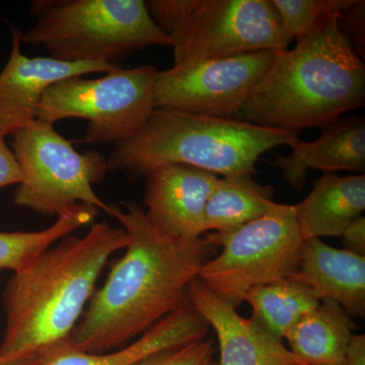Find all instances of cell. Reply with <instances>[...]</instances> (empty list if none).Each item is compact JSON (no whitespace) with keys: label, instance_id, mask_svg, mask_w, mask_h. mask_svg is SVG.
Here are the masks:
<instances>
[{"label":"cell","instance_id":"27","mask_svg":"<svg viewBox=\"0 0 365 365\" xmlns=\"http://www.w3.org/2000/svg\"><path fill=\"white\" fill-rule=\"evenodd\" d=\"M345 365H365V336L353 334L347 352Z\"/></svg>","mask_w":365,"mask_h":365},{"label":"cell","instance_id":"5","mask_svg":"<svg viewBox=\"0 0 365 365\" xmlns=\"http://www.w3.org/2000/svg\"><path fill=\"white\" fill-rule=\"evenodd\" d=\"M31 16L35 25L21 42L58 61L120 66L151 46L170 47L143 0H35Z\"/></svg>","mask_w":365,"mask_h":365},{"label":"cell","instance_id":"7","mask_svg":"<svg viewBox=\"0 0 365 365\" xmlns=\"http://www.w3.org/2000/svg\"><path fill=\"white\" fill-rule=\"evenodd\" d=\"M204 239L222 252L206 262L198 279L235 309L252 288L287 279L299 271L304 239L294 205L279 204L237 230L206 232Z\"/></svg>","mask_w":365,"mask_h":365},{"label":"cell","instance_id":"14","mask_svg":"<svg viewBox=\"0 0 365 365\" xmlns=\"http://www.w3.org/2000/svg\"><path fill=\"white\" fill-rule=\"evenodd\" d=\"M289 155H276L274 165L297 191L306 186L309 170L323 173L348 170L365 173V119L362 116L340 117L322 128L316 140H299Z\"/></svg>","mask_w":365,"mask_h":365},{"label":"cell","instance_id":"2","mask_svg":"<svg viewBox=\"0 0 365 365\" xmlns=\"http://www.w3.org/2000/svg\"><path fill=\"white\" fill-rule=\"evenodd\" d=\"M128 244L107 220L69 235L14 273L2 294L6 327L0 365H38L71 339L111 256Z\"/></svg>","mask_w":365,"mask_h":365},{"label":"cell","instance_id":"16","mask_svg":"<svg viewBox=\"0 0 365 365\" xmlns=\"http://www.w3.org/2000/svg\"><path fill=\"white\" fill-rule=\"evenodd\" d=\"M209 329L207 322L187 302L160 319L132 344L115 352H81L67 342L48 354L38 365H131L158 350L202 340L207 337Z\"/></svg>","mask_w":365,"mask_h":365},{"label":"cell","instance_id":"11","mask_svg":"<svg viewBox=\"0 0 365 365\" xmlns=\"http://www.w3.org/2000/svg\"><path fill=\"white\" fill-rule=\"evenodd\" d=\"M11 56L0 72V136L13 135L36 120L45 91L57 81L96 72L114 71L102 62L58 61L50 57L29 58L21 51V34L13 28Z\"/></svg>","mask_w":365,"mask_h":365},{"label":"cell","instance_id":"25","mask_svg":"<svg viewBox=\"0 0 365 365\" xmlns=\"http://www.w3.org/2000/svg\"><path fill=\"white\" fill-rule=\"evenodd\" d=\"M21 181L23 173L16 155L6 145L4 137L0 136V189Z\"/></svg>","mask_w":365,"mask_h":365},{"label":"cell","instance_id":"12","mask_svg":"<svg viewBox=\"0 0 365 365\" xmlns=\"http://www.w3.org/2000/svg\"><path fill=\"white\" fill-rule=\"evenodd\" d=\"M145 177V215L153 227L176 239L202 237L206 205L220 178L184 165H162Z\"/></svg>","mask_w":365,"mask_h":365},{"label":"cell","instance_id":"8","mask_svg":"<svg viewBox=\"0 0 365 365\" xmlns=\"http://www.w3.org/2000/svg\"><path fill=\"white\" fill-rule=\"evenodd\" d=\"M11 136L23 173L14 194L16 205L53 216L85 203L111 216L113 206L103 202L93 190L109 170L102 153L93 150L78 153L72 141L55 130L54 124L37 119Z\"/></svg>","mask_w":365,"mask_h":365},{"label":"cell","instance_id":"4","mask_svg":"<svg viewBox=\"0 0 365 365\" xmlns=\"http://www.w3.org/2000/svg\"><path fill=\"white\" fill-rule=\"evenodd\" d=\"M297 132L265 128L239 119L155 108L140 131L115 144L109 170L145 176L167 165H184L222 175H253L259 158L274 148H292Z\"/></svg>","mask_w":365,"mask_h":365},{"label":"cell","instance_id":"19","mask_svg":"<svg viewBox=\"0 0 365 365\" xmlns=\"http://www.w3.org/2000/svg\"><path fill=\"white\" fill-rule=\"evenodd\" d=\"M274 188L261 185L252 175L218 180L205 209V232H227L258 220L277 208Z\"/></svg>","mask_w":365,"mask_h":365},{"label":"cell","instance_id":"23","mask_svg":"<svg viewBox=\"0 0 365 365\" xmlns=\"http://www.w3.org/2000/svg\"><path fill=\"white\" fill-rule=\"evenodd\" d=\"M216 353L215 340L206 337L158 350L131 365H217Z\"/></svg>","mask_w":365,"mask_h":365},{"label":"cell","instance_id":"20","mask_svg":"<svg viewBox=\"0 0 365 365\" xmlns=\"http://www.w3.org/2000/svg\"><path fill=\"white\" fill-rule=\"evenodd\" d=\"M245 302L253 309L255 323L280 340L319 304L309 287L294 277L252 288Z\"/></svg>","mask_w":365,"mask_h":365},{"label":"cell","instance_id":"24","mask_svg":"<svg viewBox=\"0 0 365 365\" xmlns=\"http://www.w3.org/2000/svg\"><path fill=\"white\" fill-rule=\"evenodd\" d=\"M341 32L344 34L360 59L365 58V1L353 0L349 6L341 11L338 18Z\"/></svg>","mask_w":365,"mask_h":365},{"label":"cell","instance_id":"21","mask_svg":"<svg viewBox=\"0 0 365 365\" xmlns=\"http://www.w3.org/2000/svg\"><path fill=\"white\" fill-rule=\"evenodd\" d=\"M98 213L95 206L78 203L59 215L56 222L44 230L0 232V270L16 273L29 267L53 245L93 222Z\"/></svg>","mask_w":365,"mask_h":365},{"label":"cell","instance_id":"6","mask_svg":"<svg viewBox=\"0 0 365 365\" xmlns=\"http://www.w3.org/2000/svg\"><path fill=\"white\" fill-rule=\"evenodd\" d=\"M174 64L288 49L292 38L271 0H150Z\"/></svg>","mask_w":365,"mask_h":365},{"label":"cell","instance_id":"15","mask_svg":"<svg viewBox=\"0 0 365 365\" xmlns=\"http://www.w3.org/2000/svg\"><path fill=\"white\" fill-rule=\"evenodd\" d=\"M292 277L319 300H334L350 316L364 319V256L334 248L321 239L304 240L299 271Z\"/></svg>","mask_w":365,"mask_h":365},{"label":"cell","instance_id":"3","mask_svg":"<svg viewBox=\"0 0 365 365\" xmlns=\"http://www.w3.org/2000/svg\"><path fill=\"white\" fill-rule=\"evenodd\" d=\"M364 104V61L335 20L278 51L240 114L258 126L299 133L324 128Z\"/></svg>","mask_w":365,"mask_h":365},{"label":"cell","instance_id":"17","mask_svg":"<svg viewBox=\"0 0 365 365\" xmlns=\"http://www.w3.org/2000/svg\"><path fill=\"white\" fill-rule=\"evenodd\" d=\"M365 209V175L323 173L306 199L294 205L302 239L340 237Z\"/></svg>","mask_w":365,"mask_h":365},{"label":"cell","instance_id":"22","mask_svg":"<svg viewBox=\"0 0 365 365\" xmlns=\"http://www.w3.org/2000/svg\"><path fill=\"white\" fill-rule=\"evenodd\" d=\"M285 32L299 39L338 20L353 0H271Z\"/></svg>","mask_w":365,"mask_h":365},{"label":"cell","instance_id":"18","mask_svg":"<svg viewBox=\"0 0 365 365\" xmlns=\"http://www.w3.org/2000/svg\"><path fill=\"white\" fill-rule=\"evenodd\" d=\"M356 329L351 316L338 302L319 300L285 335L302 364L345 365L346 352Z\"/></svg>","mask_w":365,"mask_h":365},{"label":"cell","instance_id":"10","mask_svg":"<svg viewBox=\"0 0 365 365\" xmlns=\"http://www.w3.org/2000/svg\"><path fill=\"white\" fill-rule=\"evenodd\" d=\"M278 51L184 62L158 71L155 108L215 118H237L255 88L273 66Z\"/></svg>","mask_w":365,"mask_h":365},{"label":"cell","instance_id":"28","mask_svg":"<svg viewBox=\"0 0 365 365\" xmlns=\"http://www.w3.org/2000/svg\"><path fill=\"white\" fill-rule=\"evenodd\" d=\"M304 365H322V364H304Z\"/></svg>","mask_w":365,"mask_h":365},{"label":"cell","instance_id":"13","mask_svg":"<svg viewBox=\"0 0 365 365\" xmlns=\"http://www.w3.org/2000/svg\"><path fill=\"white\" fill-rule=\"evenodd\" d=\"M195 307L217 336V365H304L283 344L252 319L222 302L197 278L188 290Z\"/></svg>","mask_w":365,"mask_h":365},{"label":"cell","instance_id":"9","mask_svg":"<svg viewBox=\"0 0 365 365\" xmlns=\"http://www.w3.org/2000/svg\"><path fill=\"white\" fill-rule=\"evenodd\" d=\"M157 67H118L96 79L71 76L50 86L36 119L54 124L68 118L88 121L81 143L115 144L143 129L155 109Z\"/></svg>","mask_w":365,"mask_h":365},{"label":"cell","instance_id":"1","mask_svg":"<svg viewBox=\"0 0 365 365\" xmlns=\"http://www.w3.org/2000/svg\"><path fill=\"white\" fill-rule=\"evenodd\" d=\"M112 205L128 244L102 287L95 292L68 344L78 351L105 353L127 346L168 314L189 302L190 285L218 249L204 237L176 239L158 232L143 206Z\"/></svg>","mask_w":365,"mask_h":365},{"label":"cell","instance_id":"26","mask_svg":"<svg viewBox=\"0 0 365 365\" xmlns=\"http://www.w3.org/2000/svg\"><path fill=\"white\" fill-rule=\"evenodd\" d=\"M344 249L357 255H365V218L359 216L345 228L342 235Z\"/></svg>","mask_w":365,"mask_h":365}]
</instances>
